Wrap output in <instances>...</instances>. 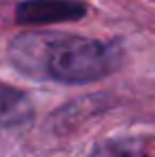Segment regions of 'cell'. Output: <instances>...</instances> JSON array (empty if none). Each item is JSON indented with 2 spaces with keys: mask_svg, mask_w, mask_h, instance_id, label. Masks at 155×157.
Here are the masks:
<instances>
[{
  "mask_svg": "<svg viewBox=\"0 0 155 157\" xmlns=\"http://www.w3.org/2000/svg\"><path fill=\"white\" fill-rule=\"evenodd\" d=\"M11 64L32 78L85 85L106 78L121 64L115 43L60 32H28L9 47Z\"/></svg>",
  "mask_w": 155,
  "mask_h": 157,
  "instance_id": "cell-1",
  "label": "cell"
},
{
  "mask_svg": "<svg viewBox=\"0 0 155 157\" xmlns=\"http://www.w3.org/2000/svg\"><path fill=\"white\" fill-rule=\"evenodd\" d=\"M87 11V4L81 0H24L15 6V19L21 26H47L79 21Z\"/></svg>",
  "mask_w": 155,
  "mask_h": 157,
  "instance_id": "cell-2",
  "label": "cell"
},
{
  "mask_svg": "<svg viewBox=\"0 0 155 157\" xmlns=\"http://www.w3.org/2000/svg\"><path fill=\"white\" fill-rule=\"evenodd\" d=\"M89 157H155V136L134 134L106 138L89 151Z\"/></svg>",
  "mask_w": 155,
  "mask_h": 157,
  "instance_id": "cell-3",
  "label": "cell"
},
{
  "mask_svg": "<svg viewBox=\"0 0 155 157\" xmlns=\"http://www.w3.org/2000/svg\"><path fill=\"white\" fill-rule=\"evenodd\" d=\"M34 117V106L26 91L0 81V125L17 128Z\"/></svg>",
  "mask_w": 155,
  "mask_h": 157,
  "instance_id": "cell-4",
  "label": "cell"
},
{
  "mask_svg": "<svg viewBox=\"0 0 155 157\" xmlns=\"http://www.w3.org/2000/svg\"><path fill=\"white\" fill-rule=\"evenodd\" d=\"M153 2H155V0H153Z\"/></svg>",
  "mask_w": 155,
  "mask_h": 157,
  "instance_id": "cell-5",
  "label": "cell"
}]
</instances>
